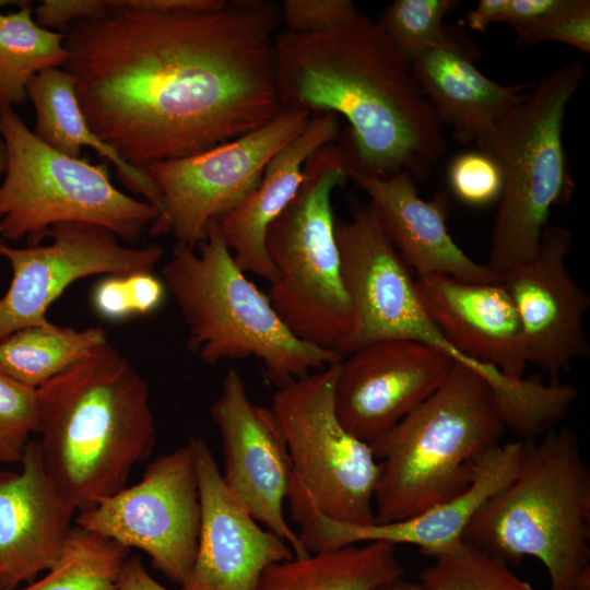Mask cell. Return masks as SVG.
<instances>
[{
	"instance_id": "cell-1",
	"label": "cell",
	"mask_w": 590,
	"mask_h": 590,
	"mask_svg": "<svg viewBox=\"0 0 590 590\" xmlns=\"http://www.w3.org/2000/svg\"><path fill=\"white\" fill-rule=\"evenodd\" d=\"M104 15L64 33L91 130L127 164L194 155L253 131L281 110L271 1L161 12L108 0Z\"/></svg>"
},
{
	"instance_id": "cell-2",
	"label": "cell",
	"mask_w": 590,
	"mask_h": 590,
	"mask_svg": "<svg viewBox=\"0 0 590 590\" xmlns=\"http://www.w3.org/2000/svg\"><path fill=\"white\" fill-rule=\"evenodd\" d=\"M274 62L281 109L332 113L349 122L342 148L352 168L380 178L430 176L446 148L441 123L410 64L367 16L323 33L284 31Z\"/></svg>"
},
{
	"instance_id": "cell-3",
	"label": "cell",
	"mask_w": 590,
	"mask_h": 590,
	"mask_svg": "<svg viewBox=\"0 0 590 590\" xmlns=\"http://www.w3.org/2000/svg\"><path fill=\"white\" fill-rule=\"evenodd\" d=\"M46 472L74 516L127 487L156 442L149 385L109 342L37 388Z\"/></svg>"
},
{
	"instance_id": "cell-4",
	"label": "cell",
	"mask_w": 590,
	"mask_h": 590,
	"mask_svg": "<svg viewBox=\"0 0 590 590\" xmlns=\"http://www.w3.org/2000/svg\"><path fill=\"white\" fill-rule=\"evenodd\" d=\"M505 429L487 380L453 362L433 394L369 444L379 462L375 522L404 520L463 493Z\"/></svg>"
},
{
	"instance_id": "cell-5",
	"label": "cell",
	"mask_w": 590,
	"mask_h": 590,
	"mask_svg": "<svg viewBox=\"0 0 590 590\" xmlns=\"http://www.w3.org/2000/svg\"><path fill=\"white\" fill-rule=\"evenodd\" d=\"M462 541L508 565L536 558L550 590H575L590 567V469L568 426L524 441L516 476L475 512Z\"/></svg>"
},
{
	"instance_id": "cell-6",
	"label": "cell",
	"mask_w": 590,
	"mask_h": 590,
	"mask_svg": "<svg viewBox=\"0 0 590 590\" xmlns=\"http://www.w3.org/2000/svg\"><path fill=\"white\" fill-rule=\"evenodd\" d=\"M162 275L186 326L187 349L206 365L256 357L280 389L342 359L288 330L236 264L217 221L196 248L176 241Z\"/></svg>"
},
{
	"instance_id": "cell-7",
	"label": "cell",
	"mask_w": 590,
	"mask_h": 590,
	"mask_svg": "<svg viewBox=\"0 0 590 590\" xmlns=\"http://www.w3.org/2000/svg\"><path fill=\"white\" fill-rule=\"evenodd\" d=\"M583 78L578 61L555 68L475 141L503 178L486 263L497 275L534 256L552 208L569 197L563 128Z\"/></svg>"
},
{
	"instance_id": "cell-8",
	"label": "cell",
	"mask_w": 590,
	"mask_h": 590,
	"mask_svg": "<svg viewBox=\"0 0 590 590\" xmlns=\"http://www.w3.org/2000/svg\"><path fill=\"white\" fill-rule=\"evenodd\" d=\"M350 165L342 145L331 142L317 150L306 161L297 193L266 236L275 269L267 296L275 312L299 340L337 353L353 316L331 200L350 179Z\"/></svg>"
},
{
	"instance_id": "cell-9",
	"label": "cell",
	"mask_w": 590,
	"mask_h": 590,
	"mask_svg": "<svg viewBox=\"0 0 590 590\" xmlns=\"http://www.w3.org/2000/svg\"><path fill=\"white\" fill-rule=\"evenodd\" d=\"M7 166L0 185L1 239L40 244L54 225L90 223L134 243L157 216L146 201L117 189L108 164L73 158L45 144L13 107L0 108Z\"/></svg>"
},
{
	"instance_id": "cell-10",
	"label": "cell",
	"mask_w": 590,
	"mask_h": 590,
	"mask_svg": "<svg viewBox=\"0 0 590 590\" xmlns=\"http://www.w3.org/2000/svg\"><path fill=\"white\" fill-rule=\"evenodd\" d=\"M339 363L294 380L273 397L271 410L293 468L287 498L298 524L312 511L349 524L375 522L379 462L370 445L353 436L337 416Z\"/></svg>"
},
{
	"instance_id": "cell-11",
	"label": "cell",
	"mask_w": 590,
	"mask_h": 590,
	"mask_svg": "<svg viewBox=\"0 0 590 590\" xmlns=\"http://www.w3.org/2000/svg\"><path fill=\"white\" fill-rule=\"evenodd\" d=\"M311 114L281 109L264 126L201 153L144 167L160 190L153 237L172 234L192 248L211 222L237 209L257 188L271 158L307 126Z\"/></svg>"
},
{
	"instance_id": "cell-12",
	"label": "cell",
	"mask_w": 590,
	"mask_h": 590,
	"mask_svg": "<svg viewBox=\"0 0 590 590\" xmlns=\"http://www.w3.org/2000/svg\"><path fill=\"white\" fill-rule=\"evenodd\" d=\"M201 507L190 440L157 456L141 480L79 511L76 526L145 552L153 568L181 586L193 566Z\"/></svg>"
},
{
	"instance_id": "cell-13",
	"label": "cell",
	"mask_w": 590,
	"mask_h": 590,
	"mask_svg": "<svg viewBox=\"0 0 590 590\" xmlns=\"http://www.w3.org/2000/svg\"><path fill=\"white\" fill-rule=\"evenodd\" d=\"M46 238L47 245L25 248L0 238V257L12 269L9 288L0 296V341L21 329L50 323L48 308L73 282L94 274L153 271L164 253L158 245L125 246L113 232L90 223L56 224Z\"/></svg>"
},
{
	"instance_id": "cell-14",
	"label": "cell",
	"mask_w": 590,
	"mask_h": 590,
	"mask_svg": "<svg viewBox=\"0 0 590 590\" xmlns=\"http://www.w3.org/2000/svg\"><path fill=\"white\" fill-rule=\"evenodd\" d=\"M210 414L221 435V474L228 491L256 521L283 539L295 557L309 555L284 517L293 468L272 410L253 403L239 373L229 369Z\"/></svg>"
},
{
	"instance_id": "cell-15",
	"label": "cell",
	"mask_w": 590,
	"mask_h": 590,
	"mask_svg": "<svg viewBox=\"0 0 590 590\" xmlns=\"http://www.w3.org/2000/svg\"><path fill=\"white\" fill-rule=\"evenodd\" d=\"M571 245L567 228L546 227L534 256L499 275L518 315L528 363L553 381L569 373L575 361L590 357V296L567 266Z\"/></svg>"
},
{
	"instance_id": "cell-16",
	"label": "cell",
	"mask_w": 590,
	"mask_h": 590,
	"mask_svg": "<svg viewBox=\"0 0 590 590\" xmlns=\"http://www.w3.org/2000/svg\"><path fill=\"white\" fill-rule=\"evenodd\" d=\"M452 364L442 352L410 340L357 349L338 365L337 416L353 436L371 444L433 394Z\"/></svg>"
},
{
	"instance_id": "cell-17",
	"label": "cell",
	"mask_w": 590,
	"mask_h": 590,
	"mask_svg": "<svg viewBox=\"0 0 590 590\" xmlns=\"http://www.w3.org/2000/svg\"><path fill=\"white\" fill-rule=\"evenodd\" d=\"M196 460L201 507L198 550L180 590H257L270 565L294 558L291 546L262 529L223 482L212 450L189 438Z\"/></svg>"
},
{
	"instance_id": "cell-18",
	"label": "cell",
	"mask_w": 590,
	"mask_h": 590,
	"mask_svg": "<svg viewBox=\"0 0 590 590\" xmlns=\"http://www.w3.org/2000/svg\"><path fill=\"white\" fill-rule=\"evenodd\" d=\"M524 441L497 445L479 462L471 485L457 497L404 520L349 524L312 511L299 524V539L309 553L331 551L358 542L410 544L435 557L462 542L463 532L481 506L516 476Z\"/></svg>"
},
{
	"instance_id": "cell-19",
	"label": "cell",
	"mask_w": 590,
	"mask_h": 590,
	"mask_svg": "<svg viewBox=\"0 0 590 590\" xmlns=\"http://www.w3.org/2000/svg\"><path fill=\"white\" fill-rule=\"evenodd\" d=\"M352 179L369 197V208L385 236L417 274H444L471 283L499 281L486 264L467 255L449 234V201L444 191L430 201L420 194L406 172L380 178L350 165Z\"/></svg>"
},
{
	"instance_id": "cell-20",
	"label": "cell",
	"mask_w": 590,
	"mask_h": 590,
	"mask_svg": "<svg viewBox=\"0 0 590 590\" xmlns=\"http://www.w3.org/2000/svg\"><path fill=\"white\" fill-rule=\"evenodd\" d=\"M20 473H0V590L34 581L60 558L74 514L51 483L38 440L24 451Z\"/></svg>"
},
{
	"instance_id": "cell-21",
	"label": "cell",
	"mask_w": 590,
	"mask_h": 590,
	"mask_svg": "<svg viewBox=\"0 0 590 590\" xmlns=\"http://www.w3.org/2000/svg\"><path fill=\"white\" fill-rule=\"evenodd\" d=\"M418 296L447 340L464 356L508 377L529 365L521 326L503 284L471 283L444 274L415 279Z\"/></svg>"
},
{
	"instance_id": "cell-22",
	"label": "cell",
	"mask_w": 590,
	"mask_h": 590,
	"mask_svg": "<svg viewBox=\"0 0 590 590\" xmlns=\"http://www.w3.org/2000/svg\"><path fill=\"white\" fill-rule=\"evenodd\" d=\"M479 56L468 36L445 27L442 38L410 64L439 122L450 126L463 144L475 142L534 84L503 85L488 79L474 66Z\"/></svg>"
},
{
	"instance_id": "cell-23",
	"label": "cell",
	"mask_w": 590,
	"mask_h": 590,
	"mask_svg": "<svg viewBox=\"0 0 590 590\" xmlns=\"http://www.w3.org/2000/svg\"><path fill=\"white\" fill-rule=\"evenodd\" d=\"M340 132V118L335 114H312L306 128L271 158L251 194L219 221L224 243L245 273L269 283L275 279L266 248L268 228L297 193L306 161L323 145L334 142Z\"/></svg>"
},
{
	"instance_id": "cell-24",
	"label": "cell",
	"mask_w": 590,
	"mask_h": 590,
	"mask_svg": "<svg viewBox=\"0 0 590 590\" xmlns=\"http://www.w3.org/2000/svg\"><path fill=\"white\" fill-rule=\"evenodd\" d=\"M27 98L35 108V134L39 140L73 158L82 157V148L95 150L116 167L125 187L142 196L157 211L158 188L145 169L127 164L91 130L79 104L74 79L68 71L49 68L38 72L27 85Z\"/></svg>"
},
{
	"instance_id": "cell-25",
	"label": "cell",
	"mask_w": 590,
	"mask_h": 590,
	"mask_svg": "<svg viewBox=\"0 0 590 590\" xmlns=\"http://www.w3.org/2000/svg\"><path fill=\"white\" fill-rule=\"evenodd\" d=\"M401 575L396 545L368 542L274 563L257 590H380Z\"/></svg>"
},
{
	"instance_id": "cell-26",
	"label": "cell",
	"mask_w": 590,
	"mask_h": 590,
	"mask_svg": "<svg viewBox=\"0 0 590 590\" xmlns=\"http://www.w3.org/2000/svg\"><path fill=\"white\" fill-rule=\"evenodd\" d=\"M107 342L98 326L24 328L0 341V374L38 388Z\"/></svg>"
},
{
	"instance_id": "cell-27",
	"label": "cell",
	"mask_w": 590,
	"mask_h": 590,
	"mask_svg": "<svg viewBox=\"0 0 590 590\" xmlns=\"http://www.w3.org/2000/svg\"><path fill=\"white\" fill-rule=\"evenodd\" d=\"M64 33L40 27L32 2L0 13V108L27 101V85L38 72L62 68L69 58Z\"/></svg>"
},
{
	"instance_id": "cell-28",
	"label": "cell",
	"mask_w": 590,
	"mask_h": 590,
	"mask_svg": "<svg viewBox=\"0 0 590 590\" xmlns=\"http://www.w3.org/2000/svg\"><path fill=\"white\" fill-rule=\"evenodd\" d=\"M128 552L121 544L75 526L48 574L21 590H117Z\"/></svg>"
},
{
	"instance_id": "cell-29",
	"label": "cell",
	"mask_w": 590,
	"mask_h": 590,
	"mask_svg": "<svg viewBox=\"0 0 590 590\" xmlns=\"http://www.w3.org/2000/svg\"><path fill=\"white\" fill-rule=\"evenodd\" d=\"M417 582L426 590H534L506 562L463 541L436 555Z\"/></svg>"
},
{
	"instance_id": "cell-30",
	"label": "cell",
	"mask_w": 590,
	"mask_h": 590,
	"mask_svg": "<svg viewBox=\"0 0 590 590\" xmlns=\"http://www.w3.org/2000/svg\"><path fill=\"white\" fill-rule=\"evenodd\" d=\"M460 4V0H394L375 24L411 64L442 38L445 16Z\"/></svg>"
},
{
	"instance_id": "cell-31",
	"label": "cell",
	"mask_w": 590,
	"mask_h": 590,
	"mask_svg": "<svg viewBox=\"0 0 590 590\" xmlns=\"http://www.w3.org/2000/svg\"><path fill=\"white\" fill-rule=\"evenodd\" d=\"M167 290L153 271L105 275L92 292V305L104 319L121 321L157 310Z\"/></svg>"
},
{
	"instance_id": "cell-32",
	"label": "cell",
	"mask_w": 590,
	"mask_h": 590,
	"mask_svg": "<svg viewBox=\"0 0 590 590\" xmlns=\"http://www.w3.org/2000/svg\"><path fill=\"white\" fill-rule=\"evenodd\" d=\"M37 388L0 374V464L20 462L32 434H37Z\"/></svg>"
},
{
	"instance_id": "cell-33",
	"label": "cell",
	"mask_w": 590,
	"mask_h": 590,
	"mask_svg": "<svg viewBox=\"0 0 590 590\" xmlns=\"http://www.w3.org/2000/svg\"><path fill=\"white\" fill-rule=\"evenodd\" d=\"M448 184L460 202L476 208L498 202L503 190L498 165L479 149L462 152L452 158L448 168Z\"/></svg>"
},
{
	"instance_id": "cell-34",
	"label": "cell",
	"mask_w": 590,
	"mask_h": 590,
	"mask_svg": "<svg viewBox=\"0 0 590 590\" xmlns=\"http://www.w3.org/2000/svg\"><path fill=\"white\" fill-rule=\"evenodd\" d=\"M515 34L518 45L522 47L557 42L589 54L590 1L568 0L566 5L547 19Z\"/></svg>"
},
{
	"instance_id": "cell-35",
	"label": "cell",
	"mask_w": 590,
	"mask_h": 590,
	"mask_svg": "<svg viewBox=\"0 0 590 590\" xmlns=\"http://www.w3.org/2000/svg\"><path fill=\"white\" fill-rule=\"evenodd\" d=\"M359 12L351 0H285L280 5L286 32L316 34L350 22Z\"/></svg>"
},
{
	"instance_id": "cell-36",
	"label": "cell",
	"mask_w": 590,
	"mask_h": 590,
	"mask_svg": "<svg viewBox=\"0 0 590 590\" xmlns=\"http://www.w3.org/2000/svg\"><path fill=\"white\" fill-rule=\"evenodd\" d=\"M108 0H44L33 10L35 22L48 31L66 33L72 25L104 15Z\"/></svg>"
},
{
	"instance_id": "cell-37",
	"label": "cell",
	"mask_w": 590,
	"mask_h": 590,
	"mask_svg": "<svg viewBox=\"0 0 590 590\" xmlns=\"http://www.w3.org/2000/svg\"><path fill=\"white\" fill-rule=\"evenodd\" d=\"M568 0H507L497 23L510 25L515 33L531 27L566 5Z\"/></svg>"
},
{
	"instance_id": "cell-38",
	"label": "cell",
	"mask_w": 590,
	"mask_h": 590,
	"mask_svg": "<svg viewBox=\"0 0 590 590\" xmlns=\"http://www.w3.org/2000/svg\"><path fill=\"white\" fill-rule=\"evenodd\" d=\"M127 7L161 12H204L224 8L225 0H122Z\"/></svg>"
},
{
	"instance_id": "cell-39",
	"label": "cell",
	"mask_w": 590,
	"mask_h": 590,
	"mask_svg": "<svg viewBox=\"0 0 590 590\" xmlns=\"http://www.w3.org/2000/svg\"><path fill=\"white\" fill-rule=\"evenodd\" d=\"M117 590H169L156 581L138 557H127Z\"/></svg>"
},
{
	"instance_id": "cell-40",
	"label": "cell",
	"mask_w": 590,
	"mask_h": 590,
	"mask_svg": "<svg viewBox=\"0 0 590 590\" xmlns=\"http://www.w3.org/2000/svg\"><path fill=\"white\" fill-rule=\"evenodd\" d=\"M507 0H480L474 10L465 14V24L476 32H486L489 25L497 22Z\"/></svg>"
},
{
	"instance_id": "cell-41",
	"label": "cell",
	"mask_w": 590,
	"mask_h": 590,
	"mask_svg": "<svg viewBox=\"0 0 590 590\" xmlns=\"http://www.w3.org/2000/svg\"><path fill=\"white\" fill-rule=\"evenodd\" d=\"M7 166L5 145L0 133V175L4 173Z\"/></svg>"
},
{
	"instance_id": "cell-42",
	"label": "cell",
	"mask_w": 590,
	"mask_h": 590,
	"mask_svg": "<svg viewBox=\"0 0 590 590\" xmlns=\"http://www.w3.org/2000/svg\"><path fill=\"white\" fill-rule=\"evenodd\" d=\"M31 1H24V0H0V8L5 5H17L19 8H22L30 3Z\"/></svg>"
},
{
	"instance_id": "cell-43",
	"label": "cell",
	"mask_w": 590,
	"mask_h": 590,
	"mask_svg": "<svg viewBox=\"0 0 590 590\" xmlns=\"http://www.w3.org/2000/svg\"><path fill=\"white\" fill-rule=\"evenodd\" d=\"M380 590H405V581H403L402 579L394 582V583H391Z\"/></svg>"
},
{
	"instance_id": "cell-44",
	"label": "cell",
	"mask_w": 590,
	"mask_h": 590,
	"mask_svg": "<svg viewBox=\"0 0 590 590\" xmlns=\"http://www.w3.org/2000/svg\"><path fill=\"white\" fill-rule=\"evenodd\" d=\"M405 590H426L420 582H406Z\"/></svg>"
},
{
	"instance_id": "cell-45",
	"label": "cell",
	"mask_w": 590,
	"mask_h": 590,
	"mask_svg": "<svg viewBox=\"0 0 590 590\" xmlns=\"http://www.w3.org/2000/svg\"><path fill=\"white\" fill-rule=\"evenodd\" d=\"M2 471H3V470H2L1 464H0V473H1Z\"/></svg>"
}]
</instances>
